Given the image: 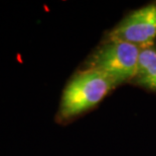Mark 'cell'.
I'll return each mask as SVG.
<instances>
[{"label": "cell", "instance_id": "3957f363", "mask_svg": "<svg viewBox=\"0 0 156 156\" xmlns=\"http://www.w3.org/2000/svg\"><path fill=\"white\" fill-rule=\"evenodd\" d=\"M156 38V4L131 12L111 32L110 39L132 43L138 47L151 44Z\"/></svg>", "mask_w": 156, "mask_h": 156}, {"label": "cell", "instance_id": "6da1fadb", "mask_svg": "<svg viewBox=\"0 0 156 156\" xmlns=\"http://www.w3.org/2000/svg\"><path fill=\"white\" fill-rule=\"evenodd\" d=\"M116 84L94 68L79 72L66 86L61 102V116L69 119L98 105Z\"/></svg>", "mask_w": 156, "mask_h": 156}, {"label": "cell", "instance_id": "7a4b0ae2", "mask_svg": "<svg viewBox=\"0 0 156 156\" xmlns=\"http://www.w3.org/2000/svg\"><path fill=\"white\" fill-rule=\"evenodd\" d=\"M140 53V47L132 43L110 39L94 55L91 68L105 73L116 85L120 84L136 78Z\"/></svg>", "mask_w": 156, "mask_h": 156}, {"label": "cell", "instance_id": "277c9868", "mask_svg": "<svg viewBox=\"0 0 156 156\" xmlns=\"http://www.w3.org/2000/svg\"><path fill=\"white\" fill-rule=\"evenodd\" d=\"M137 82L146 88L156 90V51L148 47L141 49Z\"/></svg>", "mask_w": 156, "mask_h": 156}]
</instances>
